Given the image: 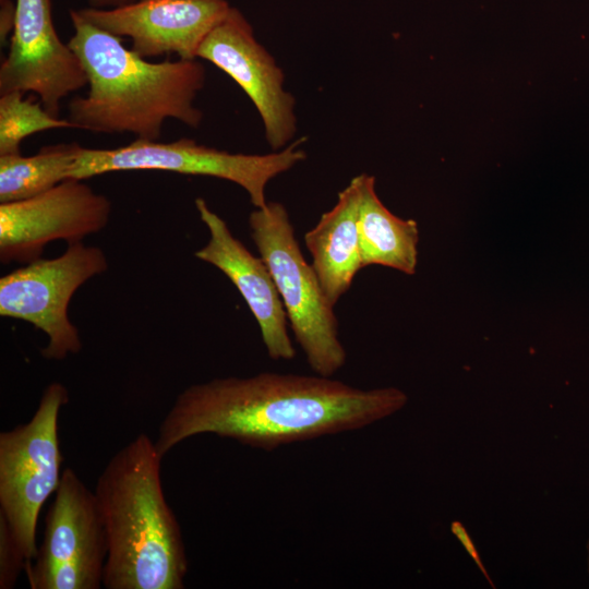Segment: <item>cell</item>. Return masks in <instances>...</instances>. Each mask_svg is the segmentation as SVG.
<instances>
[{
  "label": "cell",
  "mask_w": 589,
  "mask_h": 589,
  "mask_svg": "<svg viewBox=\"0 0 589 589\" xmlns=\"http://www.w3.org/2000/svg\"><path fill=\"white\" fill-rule=\"evenodd\" d=\"M305 137L283 151L257 155L219 151L191 139L157 142L135 139L117 148L82 147L69 179L85 180L115 171L160 170L182 175L207 176L233 182L245 190L255 208L267 205V183L306 158L299 148Z\"/></svg>",
  "instance_id": "6"
},
{
  "label": "cell",
  "mask_w": 589,
  "mask_h": 589,
  "mask_svg": "<svg viewBox=\"0 0 589 589\" xmlns=\"http://www.w3.org/2000/svg\"><path fill=\"white\" fill-rule=\"evenodd\" d=\"M68 401L67 387L53 382L44 390L26 423L0 433V515L27 564L38 552L39 513L57 491L62 476L58 423Z\"/></svg>",
  "instance_id": "5"
},
{
  "label": "cell",
  "mask_w": 589,
  "mask_h": 589,
  "mask_svg": "<svg viewBox=\"0 0 589 589\" xmlns=\"http://www.w3.org/2000/svg\"><path fill=\"white\" fill-rule=\"evenodd\" d=\"M358 235L362 267L377 264L407 275L416 273L419 242L417 221L392 214L375 192V178L365 173Z\"/></svg>",
  "instance_id": "15"
},
{
  "label": "cell",
  "mask_w": 589,
  "mask_h": 589,
  "mask_svg": "<svg viewBox=\"0 0 589 589\" xmlns=\"http://www.w3.org/2000/svg\"><path fill=\"white\" fill-rule=\"evenodd\" d=\"M408 402L396 387L361 389L318 374L262 372L190 385L164 417L155 446L161 457L193 436L214 434L273 450L356 431Z\"/></svg>",
  "instance_id": "1"
},
{
  "label": "cell",
  "mask_w": 589,
  "mask_h": 589,
  "mask_svg": "<svg viewBox=\"0 0 589 589\" xmlns=\"http://www.w3.org/2000/svg\"><path fill=\"white\" fill-rule=\"evenodd\" d=\"M27 560L13 537L5 519L0 515V589H11L25 570Z\"/></svg>",
  "instance_id": "18"
},
{
  "label": "cell",
  "mask_w": 589,
  "mask_h": 589,
  "mask_svg": "<svg viewBox=\"0 0 589 589\" xmlns=\"http://www.w3.org/2000/svg\"><path fill=\"white\" fill-rule=\"evenodd\" d=\"M251 238L271 271L296 341L315 374L332 376L346 363L334 305L300 250L287 208L268 202L249 216Z\"/></svg>",
  "instance_id": "4"
},
{
  "label": "cell",
  "mask_w": 589,
  "mask_h": 589,
  "mask_svg": "<svg viewBox=\"0 0 589 589\" xmlns=\"http://www.w3.org/2000/svg\"><path fill=\"white\" fill-rule=\"evenodd\" d=\"M587 552H588V573H589V540L587 542Z\"/></svg>",
  "instance_id": "22"
},
{
  "label": "cell",
  "mask_w": 589,
  "mask_h": 589,
  "mask_svg": "<svg viewBox=\"0 0 589 589\" xmlns=\"http://www.w3.org/2000/svg\"><path fill=\"white\" fill-rule=\"evenodd\" d=\"M15 15V3L12 0H0V40L5 45L12 32Z\"/></svg>",
  "instance_id": "20"
},
{
  "label": "cell",
  "mask_w": 589,
  "mask_h": 589,
  "mask_svg": "<svg viewBox=\"0 0 589 589\" xmlns=\"http://www.w3.org/2000/svg\"><path fill=\"white\" fill-rule=\"evenodd\" d=\"M75 52L53 26L50 0H15L10 49L0 67V94L35 93L58 117L61 100L87 85Z\"/></svg>",
  "instance_id": "10"
},
{
  "label": "cell",
  "mask_w": 589,
  "mask_h": 589,
  "mask_svg": "<svg viewBox=\"0 0 589 589\" xmlns=\"http://www.w3.org/2000/svg\"><path fill=\"white\" fill-rule=\"evenodd\" d=\"M74 33L68 45L79 57L89 89L69 103L74 129L95 133H132L158 141L165 121L176 119L196 129L203 112L194 106L206 81L196 59L152 62L70 10Z\"/></svg>",
  "instance_id": "2"
},
{
  "label": "cell",
  "mask_w": 589,
  "mask_h": 589,
  "mask_svg": "<svg viewBox=\"0 0 589 589\" xmlns=\"http://www.w3.org/2000/svg\"><path fill=\"white\" fill-rule=\"evenodd\" d=\"M104 251L76 242L53 259H38L0 278V315L25 321L48 337L40 350L48 360H63L82 349L76 326L68 308L76 290L104 273Z\"/></svg>",
  "instance_id": "7"
},
{
  "label": "cell",
  "mask_w": 589,
  "mask_h": 589,
  "mask_svg": "<svg viewBox=\"0 0 589 589\" xmlns=\"http://www.w3.org/2000/svg\"><path fill=\"white\" fill-rule=\"evenodd\" d=\"M197 58L229 75L254 104L269 146L277 151L297 131L294 97L284 88L285 75L273 56L255 39L244 15L230 8L201 44Z\"/></svg>",
  "instance_id": "11"
},
{
  "label": "cell",
  "mask_w": 589,
  "mask_h": 589,
  "mask_svg": "<svg viewBox=\"0 0 589 589\" xmlns=\"http://www.w3.org/2000/svg\"><path fill=\"white\" fill-rule=\"evenodd\" d=\"M227 0H136L111 8H83L79 14L94 26L129 37L145 59L178 55L193 60L208 33L230 10Z\"/></svg>",
  "instance_id": "12"
},
{
  "label": "cell",
  "mask_w": 589,
  "mask_h": 589,
  "mask_svg": "<svg viewBox=\"0 0 589 589\" xmlns=\"http://www.w3.org/2000/svg\"><path fill=\"white\" fill-rule=\"evenodd\" d=\"M450 531L457 538V540L460 542V544L464 546L470 558L474 562L477 567L482 573L483 577L488 580L489 585L492 588H495L482 560L481 556L468 532V530L465 528V526L460 521H453L450 524Z\"/></svg>",
  "instance_id": "19"
},
{
  "label": "cell",
  "mask_w": 589,
  "mask_h": 589,
  "mask_svg": "<svg viewBox=\"0 0 589 589\" xmlns=\"http://www.w3.org/2000/svg\"><path fill=\"white\" fill-rule=\"evenodd\" d=\"M195 207L209 231L208 242L194 255L223 272L254 315L268 357L291 360L297 351L288 334V317L269 268L230 231L227 223L202 197Z\"/></svg>",
  "instance_id": "13"
},
{
  "label": "cell",
  "mask_w": 589,
  "mask_h": 589,
  "mask_svg": "<svg viewBox=\"0 0 589 589\" xmlns=\"http://www.w3.org/2000/svg\"><path fill=\"white\" fill-rule=\"evenodd\" d=\"M23 95L11 92L0 97V156L20 154L23 140L34 133L73 128L67 118L50 115L40 101L34 103Z\"/></svg>",
  "instance_id": "17"
},
{
  "label": "cell",
  "mask_w": 589,
  "mask_h": 589,
  "mask_svg": "<svg viewBox=\"0 0 589 589\" xmlns=\"http://www.w3.org/2000/svg\"><path fill=\"white\" fill-rule=\"evenodd\" d=\"M136 0H87L89 7L98 9H111L132 3Z\"/></svg>",
  "instance_id": "21"
},
{
  "label": "cell",
  "mask_w": 589,
  "mask_h": 589,
  "mask_svg": "<svg viewBox=\"0 0 589 589\" xmlns=\"http://www.w3.org/2000/svg\"><path fill=\"white\" fill-rule=\"evenodd\" d=\"M161 457L142 433L120 448L94 490L101 515L107 589H182L188 557L181 528L164 493Z\"/></svg>",
  "instance_id": "3"
},
{
  "label": "cell",
  "mask_w": 589,
  "mask_h": 589,
  "mask_svg": "<svg viewBox=\"0 0 589 589\" xmlns=\"http://www.w3.org/2000/svg\"><path fill=\"white\" fill-rule=\"evenodd\" d=\"M362 183L363 173L354 177L339 193L335 206L304 235L305 247L313 259L312 266L334 306L363 268L358 235Z\"/></svg>",
  "instance_id": "14"
},
{
  "label": "cell",
  "mask_w": 589,
  "mask_h": 589,
  "mask_svg": "<svg viewBox=\"0 0 589 589\" xmlns=\"http://www.w3.org/2000/svg\"><path fill=\"white\" fill-rule=\"evenodd\" d=\"M82 146L61 143L41 147L32 156H0V203L22 201L69 179Z\"/></svg>",
  "instance_id": "16"
},
{
  "label": "cell",
  "mask_w": 589,
  "mask_h": 589,
  "mask_svg": "<svg viewBox=\"0 0 589 589\" xmlns=\"http://www.w3.org/2000/svg\"><path fill=\"white\" fill-rule=\"evenodd\" d=\"M111 201L84 180L67 179L33 197L0 204V261L29 263L55 240L81 242L109 223Z\"/></svg>",
  "instance_id": "9"
},
{
  "label": "cell",
  "mask_w": 589,
  "mask_h": 589,
  "mask_svg": "<svg viewBox=\"0 0 589 589\" xmlns=\"http://www.w3.org/2000/svg\"><path fill=\"white\" fill-rule=\"evenodd\" d=\"M107 538L94 491L65 468L45 518L44 538L25 573L32 589H98Z\"/></svg>",
  "instance_id": "8"
}]
</instances>
